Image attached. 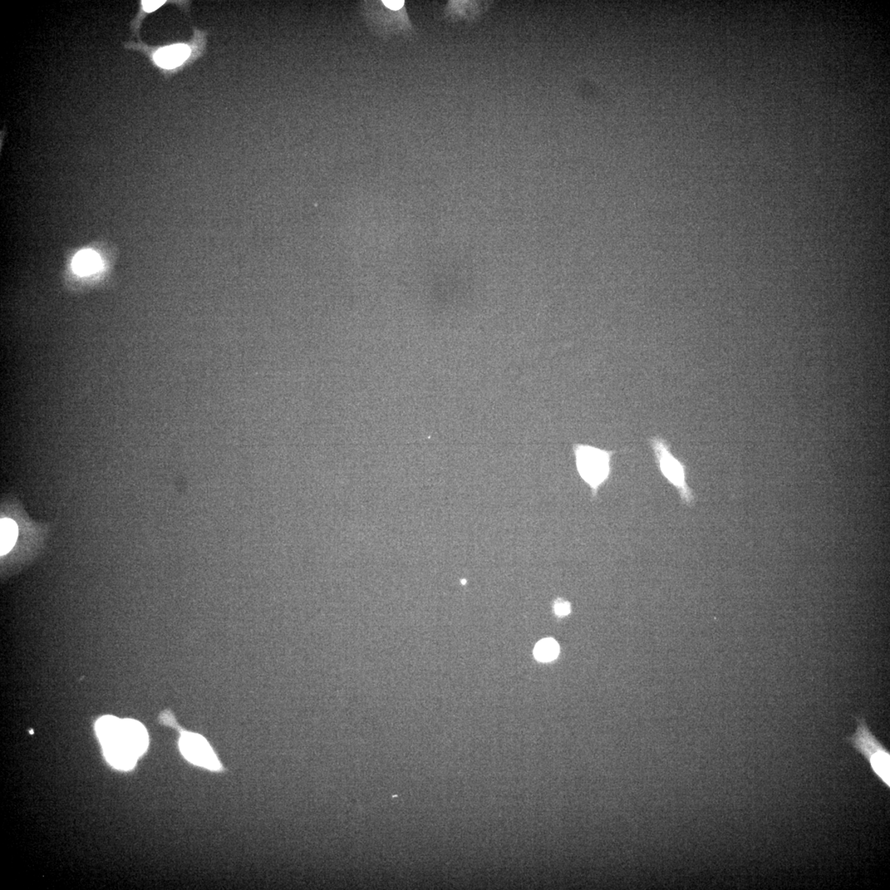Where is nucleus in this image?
<instances>
[{"instance_id":"f257e3e1","label":"nucleus","mask_w":890,"mask_h":890,"mask_svg":"<svg viewBox=\"0 0 890 890\" xmlns=\"http://www.w3.org/2000/svg\"><path fill=\"white\" fill-rule=\"evenodd\" d=\"M95 730L107 761L116 769H134L149 747L145 727L135 720L105 716L97 721Z\"/></svg>"},{"instance_id":"f03ea898","label":"nucleus","mask_w":890,"mask_h":890,"mask_svg":"<svg viewBox=\"0 0 890 890\" xmlns=\"http://www.w3.org/2000/svg\"><path fill=\"white\" fill-rule=\"evenodd\" d=\"M574 452L579 474L591 488L592 498H596L599 488L606 483L611 475L613 452L582 445H575Z\"/></svg>"},{"instance_id":"7ed1b4c3","label":"nucleus","mask_w":890,"mask_h":890,"mask_svg":"<svg viewBox=\"0 0 890 890\" xmlns=\"http://www.w3.org/2000/svg\"><path fill=\"white\" fill-rule=\"evenodd\" d=\"M848 741L855 750L867 759L875 775L889 788V752L870 730L864 719L858 720L857 731L852 737L848 738Z\"/></svg>"},{"instance_id":"20e7f679","label":"nucleus","mask_w":890,"mask_h":890,"mask_svg":"<svg viewBox=\"0 0 890 890\" xmlns=\"http://www.w3.org/2000/svg\"><path fill=\"white\" fill-rule=\"evenodd\" d=\"M650 444L656 455L659 468L666 479L677 489L682 503L687 506L694 505L695 495L687 484L685 465L672 455L670 446L663 438L652 437Z\"/></svg>"},{"instance_id":"39448f33","label":"nucleus","mask_w":890,"mask_h":890,"mask_svg":"<svg viewBox=\"0 0 890 890\" xmlns=\"http://www.w3.org/2000/svg\"><path fill=\"white\" fill-rule=\"evenodd\" d=\"M179 748L186 760L211 771L222 768L214 750L203 736L184 731L179 740Z\"/></svg>"},{"instance_id":"423d86ee","label":"nucleus","mask_w":890,"mask_h":890,"mask_svg":"<svg viewBox=\"0 0 890 890\" xmlns=\"http://www.w3.org/2000/svg\"><path fill=\"white\" fill-rule=\"evenodd\" d=\"M191 50L186 45H175L157 52L155 60L157 65L165 68H173L183 64L190 56Z\"/></svg>"},{"instance_id":"0eeeda50","label":"nucleus","mask_w":890,"mask_h":890,"mask_svg":"<svg viewBox=\"0 0 890 890\" xmlns=\"http://www.w3.org/2000/svg\"><path fill=\"white\" fill-rule=\"evenodd\" d=\"M102 267L100 255L95 251L83 250L78 253L72 260V267L80 275H88L98 272Z\"/></svg>"},{"instance_id":"6e6552de","label":"nucleus","mask_w":890,"mask_h":890,"mask_svg":"<svg viewBox=\"0 0 890 890\" xmlns=\"http://www.w3.org/2000/svg\"><path fill=\"white\" fill-rule=\"evenodd\" d=\"M18 527L14 521L4 519L0 521V554L6 555L16 543Z\"/></svg>"},{"instance_id":"1a4fd4ad","label":"nucleus","mask_w":890,"mask_h":890,"mask_svg":"<svg viewBox=\"0 0 890 890\" xmlns=\"http://www.w3.org/2000/svg\"><path fill=\"white\" fill-rule=\"evenodd\" d=\"M559 651L558 643L553 638H546L537 643L534 653L539 661L550 662L558 657Z\"/></svg>"},{"instance_id":"9d476101","label":"nucleus","mask_w":890,"mask_h":890,"mask_svg":"<svg viewBox=\"0 0 890 890\" xmlns=\"http://www.w3.org/2000/svg\"><path fill=\"white\" fill-rule=\"evenodd\" d=\"M554 611L559 617L567 616L570 612V603L562 599H559L554 603Z\"/></svg>"},{"instance_id":"9b49d317","label":"nucleus","mask_w":890,"mask_h":890,"mask_svg":"<svg viewBox=\"0 0 890 890\" xmlns=\"http://www.w3.org/2000/svg\"><path fill=\"white\" fill-rule=\"evenodd\" d=\"M164 3L165 1H162V0H145V1H142L143 8H144L145 11L148 13L157 11V9L163 6Z\"/></svg>"},{"instance_id":"f8f14e48","label":"nucleus","mask_w":890,"mask_h":890,"mask_svg":"<svg viewBox=\"0 0 890 890\" xmlns=\"http://www.w3.org/2000/svg\"><path fill=\"white\" fill-rule=\"evenodd\" d=\"M383 4L392 11H398L404 6V1L402 0H388V1H383Z\"/></svg>"}]
</instances>
